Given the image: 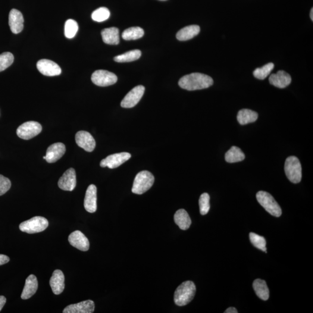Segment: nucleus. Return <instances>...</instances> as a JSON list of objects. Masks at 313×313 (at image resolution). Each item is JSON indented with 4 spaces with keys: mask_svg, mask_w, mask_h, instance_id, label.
I'll return each instance as SVG.
<instances>
[{
    "mask_svg": "<svg viewBox=\"0 0 313 313\" xmlns=\"http://www.w3.org/2000/svg\"><path fill=\"white\" fill-rule=\"evenodd\" d=\"M24 19L22 14L16 9H12L9 14V25L14 34H18L23 29Z\"/></svg>",
    "mask_w": 313,
    "mask_h": 313,
    "instance_id": "nucleus-16",
    "label": "nucleus"
},
{
    "mask_svg": "<svg viewBox=\"0 0 313 313\" xmlns=\"http://www.w3.org/2000/svg\"><path fill=\"white\" fill-rule=\"evenodd\" d=\"M249 239L250 243L252 245L256 247V248L261 249L262 251L267 253L266 251V242L264 237L259 236L257 234L254 233H249Z\"/></svg>",
    "mask_w": 313,
    "mask_h": 313,
    "instance_id": "nucleus-31",
    "label": "nucleus"
},
{
    "mask_svg": "<svg viewBox=\"0 0 313 313\" xmlns=\"http://www.w3.org/2000/svg\"><path fill=\"white\" fill-rule=\"evenodd\" d=\"M76 174L74 169L70 168L65 172L58 181V186L65 191H73L76 186Z\"/></svg>",
    "mask_w": 313,
    "mask_h": 313,
    "instance_id": "nucleus-12",
    "label": "nucleus"
},
{
    "mask_svg": "<svg viewBox=\"0 0 313 313\" xmlns=\"http://www.w3.org/2000/svg\"><path fill=\"white\" fill-rule=\"evenodd\" d=\"M52 292L55 295H59L65 289V275L60 270H56L53 273L49 281Z\"/></svg>",
    "mask_w": 313,
    "mask_h": 313,
    "instance_id": "nucleus-20",
    "label": "nucleus"
},
{
    "mask_svg": "<svg viewBox=\"0 0 313 313\" xmlns=\"http://www.w3.org/2000/svg\"><path fill=\"white\" fill-rule=\"evenodd\" d=\"M49 225L48 221L42 217H35L24 221L20 225V228L23 232L34 234L42 232Z\"/></svg>",
    "mask_w": 313,
    "mask_h": 313,
    "instance_id": "nucleus-6",
    "label": "nucleus"
},
{
    "mask_svg": "<svg viewBox=\"0 0 313 313\" xmlns=\"http://www.w3.org/2000/svg\"><path fill=\"white\" fill-rule=\"evenodd\" d=\"M258 202L265 210L275 217H280L282 214L281 208L270 194L264 191H260L256 194Z\"/></svg>",
    "mask_w": 313,
    "mask_h": 313,
    "instance_id": "nucleus-5",
    "label": "nucleus"
},
{
    "mask_svg": "<svg viewBox=\"0 0 313 313\" xmlns=\"http://www.w3.org/2000/svg\"><path fill=\"white\" fill-rule=\"evenodd\" d=\"M174 221L181 230H186L190 227L192 221L189 214L183 209H179L174 215Z\"/></svg>",
    "mask_w": 313,
    "mask_h": 313,
    "instance_id": "nucleus-24",
    "label": "nucleus"
},
{
    "mask_svg": "<svg viewBox=\"0 0 313 313\" xmlns=\"http://www.w3.org/2000/svg\"><path fill=\"white\" fill-rule=\"evenodd\" d=\"M274 65L273 63H268L261 68H258L253 71V76L259 80H264L273 70Z\"/></svg>",
    "mask_w": 313,
    "mask_h": 313,
    "instance_id": "nucleus-30",
    "label": "nucleus"
},
{
    "mask_svg": "<svg viewBox=\"0 0 313 313\" xmlns=\"http://www.w3.org/2000/svg\"><path fill=\"white\" fill-rule=\"evenodd\" d=\"M285 172L291 182L298 183L301 181L302 166L299 159L295 156H290L285 162Z\"/></svg>",
    "mask_w": 313,
    "mask_h": 313,
    "instance_id": "nucleus-4",
    "label": "nucleus"
},
{
    "mask_svg": "<svg viewBox=\"0 0 313 313\" xmlns=\"http://www.w3.org/2000/svg\"><path fill=\"white\" fill-rule=\"evenodd\" d=\"M95 310V303L92 300L86 301L68 305L66 308L64 313H92Z\"/></svg>",
    "mask_w": 313,
    "mask_h": 313,
    "instance_id": "nucleus-17",
    "label": "nucleus"
},
{
    "mask_svg": "<svg viewBox=\"0 0 313 313\" xmlns=\"http://www.w3.org/2000/svg\"><path fill=\"white\" fill-rule=\"evenodd\" d=\"M111 15L109 9L106 7H101L94 11L92 14V19L98 22L108 20Z\"/></svg>",
    "mask_w": 313,
    "mask_h": 313,
    "instance_id": "nucleus-33",
    "label": "nucleus"
},
{
    "mask_svg": "<svg viewBox=\"0 0 313 313\" xmlns=\"http://www.w3.org/2000/svg\"><path fill=\"white\" fill-rule=\"evenodd\" d=\"M77 145L86 152H92L95 148L96 142L93 136L87 131H81L76 134Z\"/></svg>",
    "mask_w": 313,
    "mask_h": 313,
    "instance_id": "nucleus-14",
    "label": "nucleus"
},
{
    "mask_svg": "<svg viewBox=\"0 0 313 313\" xmlns=\"http://www.w3.org/2000/svg\"><path fill=\"white\" fill-rule=\"evenodd\" d=\"M118 78L114 73L107 70H96L92 75L91 80L95 85L108 87L117 83Z\"/></svg>",
    "mask_w": 313,
    "mask_h": 313,
    "instance_id": "nucleus-8",
    "label": "nucleus"
},
{
    "mask_svg": "<svg viewBox=\"0 0 313 313\" xmlns=\"http://www.w3.org/2000/svg\"><path fill=\"white\" fill-rule=\"evenodd\" d=\"M311 18L312 21H313V9H312L311 11Z\"/></svg>",
    "mask_w": 313,
    "mask_h": 313,
    "instance_id": "nucleus-40",
    "label": "nucleus"
},
{
    "mask_svg": "<svg viewBox=\"0 0 313 313\" xmlns=\"http://www.w3.org/2000/svg\"><path fill=\"white\" fill-rule=\"evenodd\" d=\"M37 289H38V281H37V277L35 275L31 274L25 282V286L21 295V298L23 300L30 298L36 293Z\"/></svg>",
    "mask_w": 313,
    "mask_h": 313,
    "instance_id": "nucleus-21",
    "label": "nucleus"
},
{
    "mask_svg": "<svg viewBox=\"0 0 313 313\" xmlns=\"http://www.w3.org/2000/svg\"><path fill=\"white\" fill-rule=\"evenodd\" d=\"M70 245L81 251H87L89 248V242L87 237L80 231H75L68 236Z\"/></svg>",
    "mask_w": 313,
    "mask_h": 313,
    "instance_id": "nucleus-15",
    "label": "nucleus"
},
{
    "mask_svg": "<svg viewBox=\"0 0 313 313\" xmlns=\"http://www.w3.org/2000/svg\"><path fill=\"white\" fill-rule=\"evenodd\" d=\"M258 118L257 112L249 109H242L238 112L237 120L241 125L254 123Z\"/></svg>",
    "mask_w": 313,
    "mask_h": 313,
    "instance_id": "nucleus-25",
    "label": "nucleus"
},
{
    "mask_svg": "<svg viewBox=\"0 0 313 313\" xmlns=\"http://www.w3.org/2000/svg\"><path fill=\"white\" fill-rule=\"evenodd\" d=\"M65 152L66 147L64 143H55L48 147L46 155L43 158L49 163H54L61 158Z\"/></svg>",
    "mask_w": 313,
    "mask_h": 313,
    "instance_id": "nucleus-13",
    "label": "nucleus"
},
{
    "mask_svg": "<svg viewBox=\"0 0 313 313\" xmlns=\"http://www.w3.org/2000/svg\"><path fill=\"white\" fill-rule=\"evenodd\" d=\"M37 69L46 76H59L62 73V70L58 64L48 59H42L37 64Z\"/></svg>",
    "mask_w": 313,
    "mask_h": 313,
    "instance_id": "nucleus-11",
    "label": "nucleus"
},
{
    "mask_svg": "<svg viewBox=\"0 0 313 313\" xmlns=\"http://www.w3.org/2000/svg\"><path fill=\"white\" fill-rule=\"evenodd\" d=\"M131 157V155L129 153H115V154L110 155L106 158L102 159L100 165L103 168H116L128 161Z\"/></svg>",
    "mask_w": 313,
    "mask_h": 313,
    "instance_id": "nucleus-10",
    "label": "nucleus"
},
{
    "mask_svg": "<svg viewBox=\"0 0 313 313\" xmlns=\"http://www.w3.org/2000/svg\"><path fill=\"white\" fill-rule=\"evenodd\" d=\"M224 313H238V311L236 308H233V307H231V308H228L226 311L224 312Z\"/></svg>",
    "mask_w": 313,
    "mask_h": 313,
    "instance_id": "nucleus-39",
    "label": "nucleus"
},
{
    "mask_svg": "<svg viewBox=\"0 0 313 313\" xmlns=\"http://www.w3.org/2000/svg\"><path fill=\"white\" fill-rule=\"evenodd\" d=\"M214 84L212 78L204 74L194 73L181 77L179 86L187 90H195L208 89Z\"/></svg>",
    "mask_w": 313,
    "mask_h": 313,
    "instance_id": "nucleus-1",
    "label": "nucleus"
},
{
    "mask_svg": "<svg viewBox=\"0 0 313 313\" xmlns=\"http://www.w3.org/2000/svg\"><path fill=\"white\" fill-rule=\"evenodd\" d=\"M200 31V27L198 25H190L178 31L177 34V38L181 42L189 40L198 35Z\"/></svg>",
    "mask_w": 313,
    "mask_h": 313,
    "instance_id": "nucleus-23",
    "label": "nucleus"
},
{
    "mask_svg": "<svg viewBox=\"0 0 313 313\" xmlns=\"http://www.w3.org/2000/svg\"><path fill=\"white\" fill-rule=\"evenodd\" d=\"M159 1H167V0H159Z\"/></svg>",
    "mask_w": 313,
    "mask_h": 313,
    "instance_id": "nucleus-41",
    "label": "nucleus"
},
{
    "mask_svg": "<svg viewBox=\"0 0 313 313\" xmlns=\"http://www.w3.org/2000/svg\"><path fill=\"white\" fill-rule=\"evenodd\" d=\"M154 182L155 177L151 172L141 171L134 178L132 192L136 195H142L152 187Z\"/></svg>",
    "mask_w": 313,
    "mask_h": 313,
    "instance_id": "nucleus-3",
    "label": "nucleus"
},
{
    "mask_svg": "<svg viewBox=\"0 0 313 313\" xmlns=\"http://www.w3.org/2000/svg\"><path fill=\"white\" fill-rule=\"evenodd\" d=\"M84 208L89 213L95 212L97 210V188L94 184L88 187L84 199Z\"/></svg>",
    "mask_w": 313,
    "mask_h": 313,
    "instance_id": "nucleus-18",
    "label": "nucleus"
},
{
    "mask_svg": "<svg viewBox=\"0 0 313 313\" xmlns=\"http://www.w3.org/2000/svg\"><path fill=\"white\" fill-rule=\"evenodd\" d=\"M145 88L142 86H136L130 90L124 97L121 103L122 108H132L134 107L142 99Z\"/></svg>",
    "mask_w": 313,
    "mask_h": 313,
    "instance_id": "nucleus-9",
    "label": "nucleus"
},
{
    "mask_svg": "<svg viewBox=\"0 0 313 313\" xmlns=\"http://www.w3.org/2000/svg\"><path fill=\"white\" fill-rule=\"evenodd\" d=\"M246 156L242 150L237 146H232L225 155V160L229 163L242 161Z\"/></svg>",
    "mask_w": 313,
    "mask_h": 313,
    "instance_id": "nucleus-27",
    "label": "nucleus"
},
{
    "mask_svg": "<svg viewBox=\"0 0 313 313\" xmlns=\"http://www.w3.org/2000/svg\"><path fill=\"white\" fill-rule=\"evenodd\" d=\"M291 77L287 72L280 70L277 73L271 74L269 77V82L271 85L279 89H284L289 86L291 83Z\"/></svg>",
    "mask_w": 313,
    "mask_h": 313,
    "instance_id": "nucleus-19",
    "label": "nucleus"
},
{
    "mask_svg": "<svg viewBox=\"0 0 313 313\" xmlns=\"http://www.w3.org/2000/svg\"><path fill=\"white\" fill-rule=\"evenodd\" d=\"M11 182L8 178L0 175V196L4 195L10 189Z\"/></svg>",
    "mask_w": 313,
    "mask_h": 313,
    "instance_id": "nucleus-36",
    "label": "nucleus"
},
{
    "mask_svg": "<svg viewBox=\"0 0 313 313\" xmlns=\"http://www.w3.org/2000/svg\"><path fill=\"white\" fill-rule=\"evenodd\" d=\"M103 42L109 45H117L120 43L119 30L112 27L103 29L101 32Z\"/></svg>",
    "mask_w": 313,
    "mask_h": 313,
    "instance_id": "nucleus-22",
    "label": "nucleus"
},
{
    "mask_svg": "<svg viewBox=\"0 0 313 313\" xmlns=\"http://www.w3.org/2000/svg\"><path fill=\"white\" fill-rule=\"evenodd\" d=\"M253 288L260 299L268 300L269 298V290L265 280L256 279L253 281Z\"/></svg>",
    "mask_w": 313,
    "mask_h": 313,
    "instance_id": "nucleus-26",
    "label": "nucleus"
},
{
    "mask_svg": "<svg viewBox=\"0 0 313 313\" xmlns=\"http://www.w3.org/2000/svg\"><path fill=\"white\" fill-rule=\"evenodd\" d=\"M42 131V126L36 121H30L22 124L17 130V135L24 140H29L38 135Z\"/></svg>",
    "mask_w": 313,
    "mask_h": 313,
    "instance_id": "nucleus-7",
    "label": "nucleus"
},
{
    "mask_svg": "<svg viewBox=\"0 0 313 313\" xmlns=\"http://www.w3.org/2000/svg\"><path fill=\"white\" fill-rule=\"evenodd\" d=\"M196 292L195 283L191 281L184 282L175 291L174 302L178 306L189 304L194 299Z\"/></svg>",
    "mask_w": 313,
    "mask_h": 313,
    "instance_id": "nucleus-2",
    "label": "nucleus"
},
{
    "mask_svg": "<svg viewBox=\"0 0 313 313\" xmlns=\"http://www.w3.org/2000/svg\"><path fill=\"white\" fill-rule=\"evenodd\" d=\"M142 55V52L139 49L132 50L124 53L123 54L115 56L114 60L117 62H130L137 60Z\"/></svg>",
    "mask_w": 313,
    "mask_h": 313,
    "instance_id": "nucleus-29",
    "label": "nucleus"
},
{
    "mask_svg": "<svg viewBox=\"0 0 313 313\" xmlns=\"http://www.w3.org/2000/svg\"><path fill=\"white\" fill-rule=\"evenodd\" d=\"M9 261L8 256L0 254V266L7 264Z\"/></svg>",
    "mask_w": 313,
    "mask_h": 313,
    "instance_id": "nucleus-37",
    "label": "nucleus"
},
{
    "mask_svg": "<svg viewBox=\"0 0 313 313\" xmlns=\"http://www.w3.org/2000/svg\"><path fill=\"white\" fill-rule=\"evenodd\" d=\"M144 30L140 27H133L125 30L122 34V37L125 40H135L142 38L144 35Z\"/></svg>",
    "mask_w": 313,
    "mask_h": 313,
    "instance_id": "nucleus-28",
    "label": "nucleus"
},
{
    "mask_svg": "<svg viewBox=\"0 0 313 313\" xmlns=\"http://www.w3.org/2000/svg\"><path fill=\"white\" fill-rule=\"evenodd\" d=\"M6 302H7V299H6L5 297L0 296V311H1L3 307L5 305Z\"/></svg>",
    "mask_w": 313,
    "mask_h": 313,
    "instance_id": "nucleus-38",
    "label": "nucleus"
},
{
    "mask_svg": "<svg viewBox=\"0 0 313 313\" xmlns=\"http://www.w3.org/2000/svg\"><path fill=\"white\" fill-rule=\"evenodd\" d=\"M210 197L208 193L202 194L199 199V206L200 214L202 215L207 214L210 209V203H209Z\"/></svg>",
    "mask_w": 313,
    "mask_h": 313,
    "instance_id": "nucleus-35",
    "label": "nucleus"
},
{
    "mask_svg": "<svg viewBox=\"0 0 313 313\" xmlns=\"http://www.w3.org/2000/svg\"><path fill=\"white\" fill-rule=\"evenodd\" d=\"M14 61V56L11 52H4L0 55V72L7 69Z\"/></svg>",
    "mask_w": 313,
    "mask_h": 313,
    "instance_id": "nucleus-34",
    "label": "nucleus"
},
{
    "mask_svg": "<svg viewBox=\"0 0 313 313\" xmlns=\"http://www.w3.org/2000/svg\"><path fill=\"white\" fill-rule=\"evenodd\" d=\"M78 30V23L73 20H68L65 23V35L67 39H73Z\"/></svg>",
    "mask_w": 313,
    "mask_h": 313,
    "instance_id": "nucleus-32",
    "label": "nucleus"
}]
</instances>
